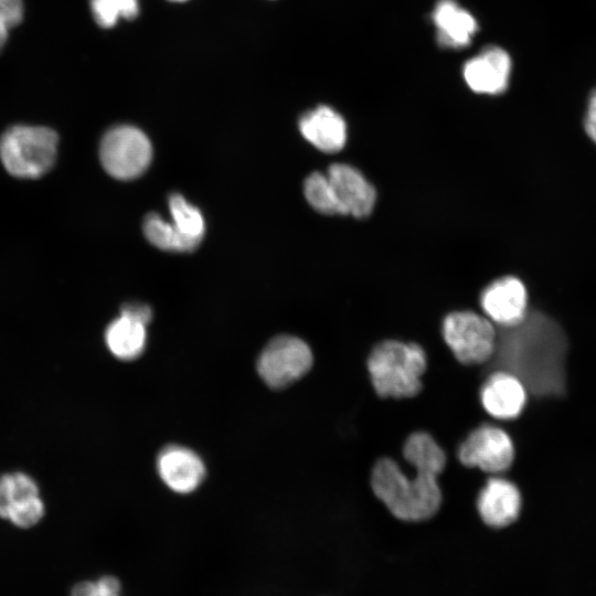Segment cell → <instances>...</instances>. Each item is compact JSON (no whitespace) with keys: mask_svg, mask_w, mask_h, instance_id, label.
I'll return each mask as SVG.
<instances>
[{"mask_svg":"<svg viewBox=\"0 0 596 596\" xmlns=\"http://www.w3.org/2000/svg\"><path fill=\"white\" fill-rule=\"evenodd\" d=\"M568 339L563 327L541 311H528L497 336L499 370L515 375L539 397H561L567 390Z\"/></svg>","mask_w":596,"mask_h":596,"instance_id":"6da1fadb","label":"cell"},{"mask_svg":"<svg viewBox=\"0 0 596 596\" xmlns=\"http://www.w3.org/2000/svg\"><path fill=\"white\" fill-rule=\"evenodd\" d=\"M404 458L415 468L408 476L391 458H382L372 469L371 486L390 512L403 521H423L433 517L441 503L437 480L446 465V455L424 432L412 434L403 448Z\"/></svg>","mask_w":596,"mask_h":596,"instance_id":"7a4b0ae2","label":"cell"},{"mask_svg":"<svg viewBox=\"0 0 596 596\" xmlns=\"http://www.w3.org/2000/svg\"><path fill=\"white\" fill-rule=\"evenodd\" d=\"M426 354L416 343L385 340L376 344L368 359V371L382 397H412L422 390Z\"/></svg>","mask_w":596,"mask_h":596,"instance_id":"3957f363","label":"cell"},{"mask_svg":"<svg viewBox=\"0 0 596 596\" xmlns=\"http://www.w3.org/2000/svg\"><path fill=\"white\" fill-rule=\"evenodd\" d=\"M58 137L50 128L14 126L0 138V159L14 177L39 178L53 167Z\"/></svg>","mask_w":596,"mask_h":596,"instance_id":"277c9868","label":"cell"},{"mask_svg":"<svg viewBox=\"0 0 596 596\" xmlns=\"http://www.w3.org/2000/svg\"><path fill=\"white\" fill-rule=\"evenodd\" d=\"M443 337L456 359L465 364L486 362L496 350L492 321L470 310L448 313L443 321Z\"/></svg>","mask_w":596,"mask_h":596,"instance_id":"5b68a950","label":"cell"},{"mask_svg":"<svg viewBox=\"0 0 596 596\" xmlns=\"http://www.w3.org/2000/svg\"><path fill=\"white\" fill-rule=\"evenodd\" d=\"M99 158L109 175L119 180H131L142 174L149 167L152 147L140 129L121 125L104 135Z\"/></svg>","mask_w":596,"mask_h":596,"instance_id":"8992f818","label":"cell"},{"mask_svg":"<svg viewBox=\"0 0 596 596\" xmlns=\"http://www.w3.org/2000/svg\"><path fill=\"white\" fill-rule=\"evenodd\" d=\"M312 362V352L304 340L283 334L265 345L257 359V371L268 386L284 389L302 377Z\"/></svg>","mask_w":596,"mask_h":596,"instance_id":"52a82bcc","label":"cell"},{"mask_svg":"<svg viewBox=\"0 0 596 596\" xmlns=\"http://www.w3.org/2000/svg\"><path fill=\"white\" fill-rule=\"evenodd\" d=\"M458 458L467 467H477L493 473L502 472L513 462V441L503 429L481 425L460 444Z\"/></svg>","mask_w":596,"mask_h":596,"instance_id":"ba28073f","label":"cell"},{"mask_svg":"<svg viewBox=\"0 0 596 596\" xmlns=\"http://www.w3.org/2000/svg\"><path fill=\"white\" fill-rule=\"evenodd\" d=\"M44 511L39 487L32 477L24 472L0 477V518L28 529L41 521Z\"/></svg>","mask_w":596,"mask_h":596,"instance_id":"9c48e42d","label":"cell"},{"mask_svg":"<svg viewBox=\"0 0 596 596\" xmlns=\"http://www.w3.org/2000/svg\"><path fill=\"white\" fill-rule=\"evenodd\" d=\"M480 306L489 320L502 328L520 322L528 313V292L514 276L500 277L480 295Z\"/></svg>","mask_w":596,"mask_h":596,"instance_id":"30bf717a","label":"cell"},{"mask_svg":"<svg viewBox=\"0 0 596 596\" xmlns=\"http://www.w3.org/2000/svg\"><path fill=\"white\" fill-rule=\"evenodd\" d=\"M326 174L344 215L362 219L372 213L376 191L359 169L348 163H333Z\"/></svg>","mask_w":596,"mask_h":596,"instance_id":"8fae6325","label":"cell"},{"mask_svg":"<svg viewBox=\"0 0 596 596\" xmlns=\"http://www.w3.org/2000/svg\"><path fill=\"white\" fill-rule=\"evenodd\" d=\"M511 70L509 54L501 47L489 46L465 64L464 77L473 92L497 95L507 89Z\"/></svg>","mask_w":596,"mask_h":596,"instance_id":"7c38bea8","label":"cell"},{"mask_svg":"<svg viewBox=\"0 0 596 596\" xmlns=\"http://www.w3.org/2000/svg\"><path fill=\"white\" fill-rule=\"evenodd\" d=\"M157 468L162 481L178 493L194 491L205 476L202 459L193 450L178 445L160 451Z\"/></svg>","mask_w":596,"mask_h":596,"instance_id":"4fadbf2b","label":"cell"},{"mask_svg":"<svg viewBox=\"0 0 596 596\" xmlns=\"http://www.w3.org/2000/svg\"><path fill=\"white\" fill-rule=\"evenodd\" d=\"M482 521L492 528H503L514 522L521 512L522 497L519 488L510 480L490 478L477 500Z\"/></svg>","mask_w":596,"mask_h":596,"instance_id":"5bb4252c","label":"cell"},{"mask_svg":"<svg viewBox=\"0 0 596 596\" xmlns=\"http://www.w3.org/2000/svg\"><path fill=\"white\" fill-rule=\"evenodd\" d=\"M528 390L513 374L498 370L483 383L480 400L493 417L512 419L519 416L526 403Z\"/></svg>","mask_w":596,"mask_h":596,"instance_id":"9a60e30c","label":"cell"},{"mask_svg":"<svg viewBox=\"0 0 596 596\" xmlns=\"http://www.w3.org/2000/svg\"><path fill=\"white\" fill-rule=\"evenodd\" d=\"M299 130L307 141L328 153L340 151L347 141L344 119L334 109L324 105L302 115Z\"/></svg>","mask_w":596,"mask_h":596,"instance_id":"2e32d148","label":"cell"},{"mask_svg":"<svg viewBox=\"0 0 596 596\" xmlns=\"http://www.w3.org/2000/svg\"><path fill=\"white\" fill-rule=\"evenodd\" d=\"M439 43L449 47L465 46L478 29L475 18L454 0H440L433 12Z\"/></svg>","mask_w":596,"mask_h":596,"instance_id":"e0dca14e","label":"cell"},{"mask_svg":"<svg viewBox=\"0 0 596 596\" xmlns=\"http://www.w3.org/2000/svg\"><path fill=\"white\" fill-rule=\"evenodd\" d=\"M108 350L117 359L131 361L137 359L145 350L147 333L146 324L120 313L113 320L105 332Z\"/></svg>","mask_w":596,"mask_h":596,"instance_id":"ac0fdd59","label":"cell"},{"mask_svg":"<svg viewBox=\"0 0 596 596\" xmlns=\"http://www.w3.org/2000/svg\"><path fill=\"white\" fill-rule=\"evenodd\" d=\"M169 210L177 231L198 247L205 231L201 212L178 193L170 195Z\"/></svg>","mask_w":596,"mask_h":596,"instance_id":"d6986e66","label":"cell"},{"mask_svg":"<svg viewBox=\"0 0 596 596\" xmlns=\"http://www.w3.org/2000/svg\"><path fill=\"white\" fill-rule=\"evenodd\" d=\"M143 234L157 248L169 252H191L196 248L185 240L172 223L157 213H149L143 220Z\"/></svg>","mask_w":596,"mask_h":596,"instance_id":"ffe728a7","label":"cell"},{"mask_svg":"<svg viewBox=\"0 0 596 596\" xmlns=\"http://www.w3.org/2000/svg\"><path fill=\"white\" fill-rule=\"evenodd\" d=\"M304 193L307 202L317 212L326 215H344L327 174L313 172L308 175L304 183Z\"/></svg>","mask_w":596,"mask_h":596,"instance_id":"44dd1931","label":"cell"},{"mask_svg":"<svg viewBox=\"0 0 596 596\" xmlns=\"http://www.w3.org/2000/svg\"><path fill=\"white\" fill-rule=\"evenodd\" d=\"M91 10L97 24L110 28L120 18H135L139 4L138 0H91Z\"/></svg>","mask_w":596,"mask_h":596,"instance_id":"7402d4cb","label":"cell"},{"mask_svg":"<svg viewBox=\"0 0 596 596\" xmlns=\"http://www.w3.org/2000/svg\"><path fill=\"white\" fill-rule=\"evenodd\" d=\"M71 596H121V584L117 577L104 575L96 581L77 583Z\"/></svg>","mask_w":596,"mask_h":596,"instance_id":"603a6c76","label":"cell"},{"mask_svg":"<svg viewBox=\"0 0 596 596\" xmlns=\"http://www.w3.org/2000/svg\"><path fill=\"white\" fill-rule=\"evenodd\" d=\"M22 0H0V29L10 31L23 19Z\"/></svg>","mask_w":596,"mask_h":596,"instance_id":"cb8c5ba5","label":"cell"},{"mask_svg":"<svg viewBox=\"0 0 596 596\" xmlns=\"http://www.w3.org/2000/svg\"><path fill=\"white\" fill-rule=\"evenodd\" d=\"M584 129L592 141L596 143V87L590 92L584 117Z\"/></svg>","mask_w":596,"mask_h":596,"instance_id":"d4e9b609","label":"cell"},{"mask_svg":"<svg viewBox=\"0 0 596 596\" xmlns=\"http://www.w3.org/2000/svg\"><path fill=\"white\" fill-rule=\"evenodd\" d=\"M120 313L127 315L143 324H148L152 318L151 308L143 304L130 302L125 304L120 310Z\"/></svg>","mask_w":596,"mask_h":596,"instance_id":"484cf974","label":"cell"},{"mask_svg":"<svg viewBox=\"0 0 596 596\" xmlns=\"http://www.w3.org/2000/svg\"><path fill=\"white\" fill-rule=\"evenodd\" d=\"M8 36H9V31L0 29V51L6 44Z\"/></svg>","mask_w":596,"mask_h":596,"instance_id":"4316f807","label":"cell"},{"mask_svg":"<svg viewBox=\"0 0 596 596\" xmlns=\"http://www.w3.org/2000/svg\"><path fill=\"white\" fill-rule=\"evenodd\" d=\"M171 1H184V0H171Z\"/></svg>","mask_w":596,"mask_h":596,"instance_id":"83f0119b","label":"cell"}]
</instances>
